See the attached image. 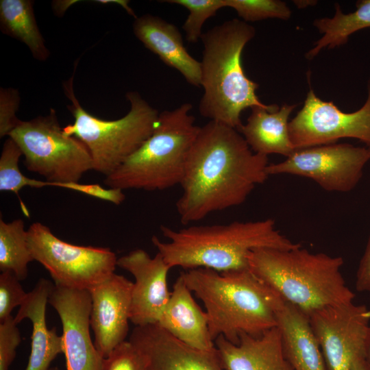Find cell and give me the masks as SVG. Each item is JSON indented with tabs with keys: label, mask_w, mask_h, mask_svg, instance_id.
Listing matches in <instances>:
<instances>
[{
	"label": "cell",
	"mask_w": 370,
	"mask_h": 370,
	"mask_svg": "<svg viewBox=\"0 0 370 370\" xmlns=\"http://www.w3.org/2000/svg\"><path fill=\"white\" fill-rule=\"evenodd\" d=\"M269 164L268 156L254 153L238 130L210 121L199 128L187 158L176 202L182 223L245 202L268 179Z\"/></svg>",
	"instance_id": "cell-1"
},
{
	"label": "cell",
	"mask_w": 370,
	"mask_h": 370,
	"mask_svg": "<svg viewBox=\"0 0 370 370\" xmlns=\"http://www.w3.org/2000/svg\"><path fill=\"white\" fill-rule=\"evenodd\" d=\"M180 275L204 303L214 341L223 336L237 345L241 334L258 336L277 327L284 300L249 269L220 272L196 268Z\"/></svg>",
	"instance_id": "cell-2"
},
{
	"label": "cell",
	"mask_w": 370,
	"mask_h": 370,
	"mask_svg": "<svg viewBox=\"0 0 370 370\" xmlns=\"http://www.w3.org/2000/svg\"><path fill=\"white\" fill-rule=\"evenodd\" d=\"M160 231L168 241L151 238L158 252L171 268L187 270L207 268L221 272L249 269L247 257L254 249L301 246L282 234L271 219L193 225L178 230L161 225Z\"/></svg>",
	"instance_id": "cell-3"
},
{
	"label": "cell",
	"mask_w": 370,
	"mask_h": 370,
	"mask_svg": "<svg viewBox=\"0 0 370 370\" xmlns=\"http://www.w3.org/2000/svg\"><path fill=\"white\" fill-rule=\"evenodd\" d=\"M255 34L253 26L238 18L202 34L201 86L204 92L199 104L202 116L238 130L243 125L241 114L244 110L257 106L275 112L280 108L260 101L256 93L258 84L243 71V50Z\"/></svg>",
	"instance_id": "cell-4"
},
{
	"label": "cell",
	"mask_w": 370,
	"mask_h": 370,
	"mask_svg": "<svg viewBox=\"0 0 370 370\" xmlns=\"http://www.w3.org/2000/svg\"><path fill=\"white\" fill-rule=\"evenodd\" d=\"M249 269L286 302L308 317L321 308L352 302L355 294L341 273V256L291 249L260 248L248 255Z\"/></svg>",
	"instance_id": "cell-5"
},
{
	"label": "cell",
	"mask_w": 370,
	"mask_h": 370,
	"mask_svg": "<svg viewBox=\"0 0 370 370\" xmlns=\"http://www.w3.org/2000/svg\"><path fill=\"white\" fill-rule=\"evenodd\" d=\"M184 103L160 112L152 134L119 168L106 176L109 188L163 190L180 184L200 127Z\"/></svg>",
	"instance_id": "cell-6"
},
{
	"label": "cell",
	"mask_w": 370,
	"mask_h": 370,
	"mask_svg": "<svg viewBox=\"0 0 370 370\" xmlns=\"http://www.w3.org/2000/svg\"><path fill=\"white\" fill-rule=\"evenodd\" d=\"M75 73L63 82V90L71 104L68 110L74 118L63 127L67 136L82 140L88 148L92 170L106 177L119 168L152 134L160 112L136 91L128 92L130 110L116 120H104L90 114L79 103L74 92Z\"/></svg>",
	"instance_id": "cell-7"
},
{
	"label": "cell",
	"mask_w": 370,
	"mask_h": 370,
	"mask_svg": "<svg viewBox=\"0 0 370 370\" xmlns=\"http://www.w3.org/2000/svg\"><path fill=\"white\" fill-rule=\"evenodd\" d=\"M8 137L22 151L26 169L47 181L79 182L86 172L92 170L88 148L77 138L64 133L53 108L47 116L21 120Z\"/></svg>",
	"instance_id": "cell-8"
},
{
	"label": "cell",
	"mask_w": 370,
	"mask_h": 370,
	"mask_svg": "<svg viewBox=\"0 0 370 370\" xmlns=\"http://www.w3.org/2000/svg\"><path fill=\"white\" fill-rule=\"evenodd\" d=\"M27 238L34 260L49 271L56 286L90 291L117 266L118 258L110 249L66 243L40 222L29 226Z\"/></svg>",
	"instance_id": "cell-9"
},
{
	"label": "cell",
	"mask_w": 370,
	"mask_h": 370,
	"mask_svg": "<svg viewBox=\"0 0 370 370\" xmlns=\"http://www.w3.org/2000/svg\"><path fill=\"white\" fill-rule=\"evenodd\" d=\"M370 160V147L332 143L296 149L284 161L269 164V175L289 174L314 180L329 192L352 190Z\"/></svg>",
	"instance_id": "cell-10"
},
{
	"label": "cell",
	"mask_w": 370,
	"mask_h": 370,
	"mask_svg": "<svg viewBox=\"0 0 370 370\" xmlns=\"http://www.w3.org/2000/svg\"><path fill=\"white\" fill-rule=\"evenodd\" d=\"M290 139L295 149L335 143L352 138L370 147V77L367 97L358 110L341 111L332 101L318 97L310 88L302 108L289 122Z\"/></svg>",
	"instance_id": "cell-11"
},
{
	"label": "cell",
	"mask_w": 370,
	"mask_h": 370,
	"mask_svg": "<svg viewBox=\"0 0 370 370\" xmlns=\"http://www.w3.org/2000/svg\"><path fill=\"white\" fill-rule=\"evenodd\" d=\"M327 370H352L365 360L370 310L352 302L330 305L308 316Z\"/></svg>",
	"instance_id": "cell-12"
},
{
	"label": "cell",
	"mask_w": 370,
	"mask_h": 370,
	"mask_svg": "<svg viewBox=\"0 0 370 370\" xmlns=\"http://www.w3.org/2000/svg\"><path fill=\"white\" fill-rule=\"evenodd\" d=\"M49 303L62 322L66 370H101L103 358L90 334L92 301L89 291L54 285Z\"/></svg>",
	"instance_id": "cell-13"
},
{
	"label": "cell",
	"mask_w": 370,
	"mask_h": 370,
	"mask_svg": "<svg viewBox=\"0 0 370 370\" xmlns=\"http://www.w3.org/2000/svg\"><path fill=\"white\" fill-rule=\"evenodd\" d=\"M116 264L135 279L132 291L130 321L135 326L158 323L171 296L167 275L171 268L160 253L151 257L142 249L120 257Z\"/></svg>",
	"instance_id": "cell-14"
},
{
	"label": "cell",
	"mask_w": 370,
	"mask_h": 370,
	"mask_svg": "<svg viewBox=\"0 0 370 370\" xmlns=\"http://www.w3.org/2000/svg\"><path fill=\"white\" fill-rule=\"evenodd\" d=\"M132 288L133 282L114 273L89 291L94 344L103 358L125 341L130 321Z\"/></svg>",
	"instance_id": "cell-15"
},
{
	"label": "cell",
	"mask_w": 370,
	"mask_h": 370,
	"mask_svg": "<svg viewBox=\"0 0 370 370\" xmlns=\"http://www.w3.org/2000/svg\"><path fill=\"white\" fill-rule=\"evenodd\" d=\"M129 341L143 354L149 370H225L217 350L190 347L158 323L135 326Z\"/></svg>",
	"instance_id": "cell-16"
},
{
	"label": "cell",
	"mask_w": 370,
	"mask_h": 370,
	"mask_svg": "<svg viewBox=\"0 0 370 370\" xmlns=\"http://www.w3.org/2000/svg\"><path fill=\"white\" fill-rule=\"evenodd\" d=\"M135 36L167 66L179 71L187 82L201 86V62L186 50L177 27L164 19L145 14L135 18Z\"/></svg>",
	"instance_id": "cell-17"
},
{
	"label": "cell",
	"mask_w": 370,
	"mask_h": 370,
	"mask_svg": "<svg viewBox=\"0 0 370 370\" xmlns=\"http://www.w3.org/2000/svg\"><path fill=\"white\" fill-rule=\"evenodd\" d=\"M214 344L225 370H294L284 356L278 327L258 336L241 334L237 345L219 336Z\"/></svg>",
	"instance_id": "cell-18"
},
{
	"label": "cell",
	"mask_w": 370,
	"mask_h": 370,
	"mask_svg": "<svg viewBox=\"0 0 370 370\" xmlns=\"http://www.w3.org/2000/svg\"><path fill=\"white\" fill-rule=\"evenodd\" d=\"M158 324L190 347L206 352L217 350L210 332L208 314L195 301L181 275L173 284Z\"/></svg>",
	"instance_id": "cell-19"
},
{
	"label": "cell",
	"mask_w": 370,
	"mask_h": 370,
	"mask_svg": "<svg viewBox=\"0 0 370 370\" xmlns=\"http://www.w3.org/2000/svg\"><path fill=\"white\" fill-rule=\"evenodd\" d=\"M54 285L49 280L40 278L27 293L14 317L16 324L24 319L32 323L31 350L25 370H49L51 362L63 353L62 336L58 335L56 328L49 329L46 323L47 304Z\"/></svg>",
	"instance_id": "cell-20"
},
{
	"label": "cell",
	"mask_w": 370,
	"mask_h": 370,
	"mask_svg": "<svg viewBox=\"0 0 370 370\" xmlns=\"http://www.w3.org/2000/svg\"><path fill=\"white\" fill-rule=\"evenodd\" d=\"M278 328L285 357L294 370H327L308 317L284 301L278 312Z\"/></svg>",
	"instance_id": "cell-21"
},
{
	"label": "cell",
	"mask_w": 370,
	"mask_h": 370,
	"mask_svg": "<svg viewBox=\"0 0 370 370\" xmlns=\"http://www.w3.org/2000/svg\"><path fill=\"white\" fill-rule=\"evenodd\" d=\"M295 107L284 104L275 112L253 107L247 123L238 131L254 153L267 156L277 153L287 158L296 150L288 130L289 116Z\"/></svg>",
	"instance_id": "cell-22"
},
{
	"label": "cell",
	"mask_w": 370,
	"mask_h": 370,
	"mask_svg": "<svg viewBox=\"0 0 370 370\" xmlns=\"http://www.w3.org/2000/svg\"><path fill=\"white\" fill-rule=\"evenodd\" d=\"M32 0H1L0 28L2 33L23 42L33 57L45 61L50 52L39 30Z\"/></svg>",
	"instance_id": "cell-23"
},
{
	"label": "cell",
	"mask_w": 370,
	"mask_h": 370,
	"mask_svg": "<svg viewBox=\"0 0 370 370\" xmlns=\"http://www.w3.org/2000/svg\"><path fill=\"white\" fill-rule=\"evenodd\" d=\"M354 12L344 14L338 3H335L333 17L317 18L313 25L323 36L306 53V58L313 59L323 49H334L346 44L354 33L370 27V0H358Z\"/></svg>",
	"instance_id": "cell-24"
},
{
	"label": "cell",
	"mask_w": 370,
	"mask_h": 370,
	"mask_svg": "<svg viewBox=\"0 0 370 370\" xmlns=\"http://www.w3.org/2000/svg\"><path fill=\"white\" fill-rule=\"evenodd\" d=\"M29 247L27 230L21 219L5 222L0 219V270L11 271L20 280L28 273L27 265L34 261Z\"/></svg>",
	"instance_id": "cell-25"
},
{
	"label": "cell",
	"mask_w": 370,
	"mask_h": 370,
	"mask_svg": "<svg viewBox=\"0 0 370 370\" xmlns=\"http://www.w3.org/2000/svg\"><path fill=\"white\" fill-rule=\"evenodd\" d=\"M169 3L186 8L189 14L182 28L188 42H197L201 38L204 23L214 16L218 10L225 8V0H166Z\"/></svg>",
	"instance_id": "cell-26"
},
{
	"label": "cell",
	"mask_w": 370,
	"mask_h": 370,
	"mask_svg": "<svg viewBox=\"0 0 370 370\" xmlns=\"http://www.w3.org/2000/svg\"><path fill=\"white\" fill-rule=\"evenodd\" d=\"M225 7L237 12L243 21H257L267 18L288 20L292 12L280 0H225Z\"/></svg>",
	"instance_id": "cell-27"
},
{
	"label": "cell",
	"mask_w": 370,
	"mask_h": 370,
	"mask_svg": "<svg viewBox=\"0 0 370 370\" xmlns=\"http://www.w3.org/2000/svg\"><path fill=\"white\" fill-rule=\"evenodd\" d=\"M21 156L23 153L18 145L10 138L6 139L0 156V191L14 193L19 199L23 214L29 217V211L19 196L22 190L19 182L23 175L18 166Z\"/></svg>",
	"instance_id": "cell-28"
},
{
	"label": "cell",
	"mask_w": 370,
	"mask_h": 370,
	"mask_svg": "<svg viewBox=\"0 0 370 370\" xmlns=\"http://www.w3.org/2000/svg\"><path fill=\"white\" fill-rule=\"evenodd\" d=\"M101 370H149L145 358L130 341H125L103 358Z\"/></svg>",
	"instance_id": "cell-29"
},
{
	"label": "cell",
	"mask_w": 370,
	"mask_h": 370,
	"mask_svg": "<svg viewBox=\"0 0 370 370\" xmlns=\"http://www.w3.org/2000/svg\"><path fill=\"white\" fill-rule=\"evenodd\" d=\"M20 281L11 271L0 274V322L11 316L12 310L20 306L27 297Z\"/></svg>",
	"instance_id": "cell-30"
},
{
	"label": "cell",
	"mask_w": 370,
	"mask_h": 370,
	"mask_svg": "<svg viewBox=\"0 0 370 370\" xmlns=\"http://www.w3.org/2000/svg\"><path fill=\"white\" fill-rule=\"evenodd\" d=\"M21 341L20 331L12 315L0 322V370H8Z\"/></svg>",
	"instance_id": "cell-31"
},
{
	"label": "cell",
	"mask_w": 370,
	"mask_h": 370,
	"mask_svg": "<svg viewBox=\"0 0 370 370\" xmlns=\"http://www.w3.org/2000/svg\"><path fill=\"white\" fill-rule=\"evenodd\" d=\"M19 92L12 88L0 89V137L8 136L21 121L16 115L19 108Z\"/></svg>",
	"instance_id": "cell-32"
},
{
	"label": "cell",
	"mask_w": 370,
	"mask_h": 370,
	"mask_svg": "<svg viewBox=\"0 0 370 370\" xmlns=\"http://www.w3.org/2000/svg\"><path fill=\"white\" fill-rule=\"evenodd\" d=\"M355 286L358 292L370 293V236L358 267Z\"/></svg>",
	"instance_id": "cell-33"
},
{
	"label": "cell",
	"mask_w": 370,
	"mask_h": 370,
	"mask_svg": "<svg viewBox=\"0 0 370 370\" xmlns=\"http://www.w3.org/2000/svg\"><path fill=\"white\" fill-rule=\"evenodd\" d=\"M95 2H97L98 3L101 4H107V3H116L121 6H122L128 14L135 17V18H137V16L135 15L134 12L133 10L129 6V1L125 0H97L95 1Z\"/></svg>",
	"instance_id": "cell-34"
},
{
	"label": "cell",
	"mask_w": 370,
	"mask_h": 370,
	"mask_svg": "<svg viewBox=\"0 0 370 370\" xmlns=\"http://www.w3.org/2000/svg\"><path fill=\"white\" fill-rule=\"evenodd\" d=\"M78 1H58L53 3V10L57 15H62L69 7Z\"/></svg>",
	"instance_id": "cell-35"
},
{
	"label": "cell",
	"mask_w": 370,
	"mask_h": 370,
	"mask_svg": "<svg viewBox=\"0 0 370 370\" xmlns=\"http://www.w3.org/2000/svg\"><path fill=\"white\" fill-rule=\"evenodd\" d=\"M365 362L370 369V327L369 328L366 338Z\"/></svg>",
	"instance_id": "cell-36"
},
{
	"label": "cell",
	"mask_w": 370,
	"mask_h": 370,
	"mask_svg": "<svg viewBox=\"0 0 370 370\" xmlns=\"http://www.w3.org/2000/svg\"><path fill=\"white\" fill-rule=\"evenodd\" d=\"M352 370H370V369L366 364L365 360H362L356 363L352 368Z\"/></svg>",
	"instance_id": "cell-37"
},
{
	"label": "cell",
	"mask_w": 370,
	"mask_h": 370,
	"mask_svg": "<svg viewBox=\"0 0 370 370\" xmlns=\"http://www.w3.org/2000/svg\"><path fill=\"white\" fill-rule=\"evenodd\" d=\"M294 3L297 5L298 8H305L308 5H312L313 4V1H294Z\"/></svg>",
	"instance_id": "cell-38"
},
{
	"label": "cell",
	"mask_w": 370,
	"mask_h": 370,
	"mask_svg": "<svg viewBox=\"0 0 370 370\" xmlns=\"http://www.w3.org/2000/svg\"><path fill=\"white\" fill-rule=\"evenodd\" d=\"M49 370H60V369H58V367H51L50 368Z\"/></svg>",
	"instance_id": "cell-39"
}]
</instances>
